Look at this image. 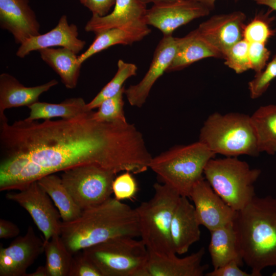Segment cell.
Wrapping results in <instances>:
<instances>
[{"label":"cell","mask_w":276,"mask_h":276,"mask_svg":"<svg viewBox=\"0 0 276 276\" xmlns=\"http://www.w3.org/2000/svg\"><path fill=\"white\" fill-rule=\"evenodd\" d=\"M93 113L11 124L1 114L0 191L20 190L43 176L82 165L117 174L147 171L152 157L135 127L127 121H99Z\"/></svg>","instance_id":"cell-1"},{"label":"cell","mask_w":276,"mask_h":276,"mask_svg":"<svg viewBox=\"0 0 276 276\" xmlns=\"http://www.w3.org/2000/svg\"><path fill=\"white\" fill-rule=\"evenodd\" d=\"M60 236L73 254L119 236H140L135 209L114 198L82 212L77 219L62 221Z\"/></svg>","instance_id":"cell-2"},{"label":"cell","mask_w":276,"mask_h":276,"mask_svg":"<svg viewBox=\"0 0 276 276\" xmlns=\"http://www.w3.org/2000/svg\"><path fill=\"white\" fill-rule=\"evenodd\" d=\"M238 247L253 276L276 266V198L255 196L233 221Z\"/></svg>","instance_id":"cell-3"},{"label":"cell","mask_w":276,"mask_h":276,"mask_svg":"<svg viewBox=\"0 0 276 276\" xmlns=\"http://www.w3.org/2000/svg\"><path fill=\"white\" fill-rule=\"evenodd\" d=\"M153 187L152 197L135 209L140 237L150 254L162 256L175 254L171 225L181 196L166 184L155 183Z\"/></svg>","instance_id":"cell-4"},{"label":"cell","mask_w":276,"mask_h":276,"mask_svg":"<svg viewBox=\"0 0 276 276\" xmlns=\"http://www.w3.org/2000/svg\"><path fill=\"white\" fill-rule=\"evenodd\" d=\"M216 154L200 142L174 147L152 157L149 168L159 181L189 197L193 186L203 178L204 168Z\"/></svg>","instance_id":"cell-5"},{"label":"cell","mask_w":276,"mask_h":276,"mask_svg":"<svg viewBox=\"0 0 276 276\" xmlns=\"http://www.w3.org/2000/svg\"><path fill=\"white\" fill-rule=\"evenodd\" d=\"M199 141L215 154L226 157L260 153L250 116L244 114H211L200 130Z\"/></svg>","instance_id":"cell-6"},{"label":"cell","mask_w":276,"mask_h":276,"mask_svg":"<svg viewBox=\"0 0 276 276\" xmlns=\"http://www.w3.org/2000/svg\"><path fill=\"white\" fill-rule=\"evenodd\" d=\"M261 171L252 169L236 157L211 158L203 174L214 191L236 211L242 209L256 196L254 183Z\"/></svg>","instance_id":"cell-7"},{"label":"cell","mask_w":276,"mask_h":276,"mask_svg":"<svg viewBox=\"0 0 276 276\" xmlns=\"http://www.w3.org/2000/svg\"><path fill=\"white\" fill-rule=\"evenodd\" d=\"M82 252L98 267L102 276H148L149 252L141 240L117 237Z\"/></svg>","instance_id":"cell-8"},{"label":"cell","mask_w":276,"mask_h":276,"mask_svg":"<svg viewBox=\"0 0 276 276\" xmlns=\"http://www.w3.org/2000/svg\"><path fill=\"white\" fill-rule=\"evenodd\" d=\"M115 172L95 165L79 166L63 171V185L82 210L100 204L113 193Z\"/></svg>","instance_id":"cell-9"},{"label":"cell","mask_w":276,"mask_h":276,"mask_svg":"<svg viewBox=\"0 0 276 276\" xmlns=\"http://www.w3.org/2000/svg\"><path fill=\"white\" fill-rule=\"evenodd\" d=\"M19 191L17 193H7L6 197L28 212L42 233L44 241L49 240L54 235H60L62 221L60 213L38 181H34Z\"/></svg>","instance_id":"cell-10"},{"label":"cell","mask_w":276,"mask_h":276,"mask_svg":"<svg viewBox=\"0 0 276 276\" xmlns=\"http://www.w3.org/2000/svg\"><path fill=\"white\" fill-rule=\"evenodd\" d=\"M210 10L194 0H173L154 4L147 10L144 21L158 29L163 36H171L178 28L208 15Z\"/></svg>","instance_id":"cell-11"},{"label":"cell","mask_w":276,"mask_h":276,"mask_svg":"<svg viewBox=\"0 0 276 276\" xmlns=\"http://www.w3.org/2000/svg\"><path fill=\"white\" fill-rule=\"evenodd\" d=\"M44 252V240L29 226L24 236L0 247V276H26L28 268Z\"/></svg>","instance_id":"cell-12"},{"label":"cell","mask_w":276,"mask_h":276,"mask_svg":"<svg viewBox=\"0 0 276 276\" xmlns=\"http://www.w3.org/2000/svg\"><path fill=\"white\" fill-rule=\"evenodd\" d=\"M245 14L240 11L215 15L200 24L198 35L223 57L225 52L243 39Z\"/></svg>","instance_id":"cell-13"},{"label":"cell","mask_w":276,"mask_h":276,"mask_svg":"<svg viewBox=\"0 0 276 276\" xmlns=\"http://www.w3.org/2000/svg\"><path fill=\"white\" fill-rule=\"evenodd\" d=\"M200 225L210 232L233 222L236 211L214 191L204 178L198 181L190 193Z\"/></svg>","instance_id":"cell-14"},{"label":"cell","mask_w":276,"mask_h":276,"mask_svg":"<svg viewBox=\"0 0 276 276\" xmlns=\"http://www.w3.org/2000/svg\"><path fill=\"white\" fill-rule=\"evenodd\" d=\"M179 38L172 35L163 36L158 42L149 68L137 84L125 89L124 94L129 104L141 107L145 103L151 89L171 63L176 53Z\"/></svg>","instance_id":"cell-15"},{"label":"cell","mask_w":276,"mask_h":276,"mask_svg":"<svg viewBox=\"0 0 276 276\" xmlns=\"http://www.w3.org/2000/svg\"><path fill=\"white\" fill-rule=\"evenodd\" d=\"M29 0H0V26L13 35L21 44L27 39L40 34V25Z\"/></svg>","instance_id":"cell-16"},{"label":"cell","mask_w":276,"mask_h":276,"mask_svg":"<svg viewBox=\"0 0 276 276\" xmlns=\"http://www.w3.org/2000/svg\"><path fill=\"white\" fill-rule=\"evenodd\" d=\"M85 44L84 40L78 38L77 26L69 24L67 16L63 15L53 29L46 33L32 37L20 44L16 55L22 58L32 51L54 47L66 48L78 54Z\"/></svg>","instance_id":"cell-17"},{"label":"cell","mask_w":276,"mask_h":276,"mask_svg":"<svg viewBox=\"0 0 276 276\" xmlns=\"http://www.w3.org/2000/svg\"><path fill=\"white\" fill-rule=\"evenodd\" d=\"M205 248L183 258H178L176 254L169 256L149 253L147 264L148 276H202L209 268L202 264V260Z\"/></svg>","instance_id":"cell-18"},{"label":"cell","mask_w":276,"mask_h":276,"mask_svg":"<svg viewBox=\"0 0 276 276\" xmlns=\"http://www.w3.org/2000/svg\"><path fill=\"white\" fill-rule=\"evenodd\" d=\"M188 198L180 197L171 222V240L175 253L179 255L187 252L200 238V225Z\"/></svg>","instance_id":"cell-19"},{"label":"cell","mask_w":276,"mask_h":276,"mask_svg":"<svg viewBox=\"0 0 276 276\" xmlns=\"http://www.w3.org/2000/svg\"><path fill=\"white\" fill-rule=\"evenodd\" d=\"M147 10L146 5L139 0H116L110 13L103 16L93 14L84 29L95 34L104 30L144 22Z\"/></svg>","instance_id":"cell-20"},{"label":"cell","mask_w":276,"mask_h":276,"mask_svg":"<svg viewBox=\"0 0 276 276\" xmlns=\"http://www.w3.org/2000/svg\"><path fill=\"white\" fill-rule=\"evenodd\" d=\"M53 79L36 86L26 87L11 75L4 73L0 75V114L12 107L29 106L38 101L40 96L57 85Z\"/></svg>","instance_id":"cell-21"},{"label":"cell","mask_w":276,"mask_h":276,"mask_svg":"<svg viewBox=\"0 0 276 276\" xmlns=\"http://www.w3.org/2000/svg\"><path fill=\"white\" fill-rule=\"evenodd\" d=\"M150 32V29L144 22L101 31L95 33L96 37L89 48L78 56L77 62L81 65L95 54L112 45L131 44L142 40Z\"/></svg>","instance_id":"cell-22"},{"label":"cell","mask_w":276,"mask_h":276,"mask_svg":"<svg viewBox=\"0 0 276 276\" xmlns=\"http://www.w3.org/2000/svg\"><path fill=\"white\" fill-rule=\"evenodd\" d=\"M209 246L214 269L232 261H236L241 266L243 260L237 243L233 222L210 231Z\"/></svg>","instance_id":"cell-23"},{"label":"cell","mask_w":276,"mask_h":276,"mask_svg":"<svg viewBox=\"0 0 276 276\" xmlns=\"http://www.w3.org/2000/svg\"><path fill=\"white\" fill-rule=\"evenodd\" d=\"M209 57L222 58L198 35L196 30L179 38L176 53L166 72L182 70L191 64Z\"/></svg>","instance_id":"cell-24"},{"label":"cell","mask_w":276,"mask_h":276,"mask_svg":"<svg viewBox=\"0 0 276 276\" xmlns=\"http://www.w3.org/2000/svg\"><path fill=\"white\" fill-rule=\"evenodd\" d=\"M38 51L42 60L58 74L67 88L76 87L81 66L77 62L76 53L63 47L45 48Z\"/></svg>","instance_id":"cell-25"},{"label":"cell","mask_w":276,"mask_h":276,"mask_svg":"<svg viewBox=\"0 0 276 276\" xmlns=\"http://www.w3.org/2000/svg\"><path fill=\"white\" fill-rule=\"evenodd\" d=\"M27 120H48L54 118L72 119L83 116L91 110L84 100L80 97L67 99L60 103L37 102L28 106Z\"/></svg>","instance_id":"cell-26"},{"label":"cell","mask_w":276,"mask_h":276,"mask_svg":"<svg viewBox=\"0 0 276 276\" xmlns=\"http://www.w3.org/2000/svg\"><path fill=\"white\" fill-rule=\"evenodd\" d=\"M37 181L54 202L62 222L73 221L81 215L82 210L63 185L61 177L52 174Z\"/></svg>","instance_id":"cell-27"},{"label":"cell","mask_w":276,"mask_h":276,"mask_svg":"<svg viewBox=\"0 0 276 276\" xmlns=\"http://www.w3.org/2000/svg\"><path fill=\"white\" fill-rule=\"evenodd\" d=\"M259 151L270 155L276 153V105L258 108L250 116Z\"/></svg>","instance_id":"cell-28"},{"label":"cell","mask_w":276,"mask_h":276,"mask_svg":"<svg viewBox=\"0 0 276 276\" xmlns=\"http://www.w3.org/2000/svg\"><path fill=\"white\" fill-rule=\"evenodd\" d=\"M44 252L50 276H68L73 254L68 250L60 234L44 241Z\"/></svg>","instance_id":"cell-29"},{"label":"cell","mask_w":276,"mask_h":276,"mask_svg":"<svg viewBox=\"0 0 276 276\" xmlns=\"http://www.w3.org/2000/svg\"><path fill=\"white\" fill-rule=\"evenodd\" d=\"M117 66V72L112 79L90 102L87 103V106L89 110L98 107L104 100L118 94L124 87L123 85L125 81L136 74L137 67L134 63L126 62L120 59Z\"/></svg>","instance_id":"cell-30"},{"label":"cell","mask_w":276,"mask_h":276,"mask_svg":"<svg viewBox=\"0 0 276 276\" xmlns=\"http://www.w3.org/2000/svg\"><path fill=\"white\" fill-rule=\"evenodd\" d=\"M271 10L265 13L257 14L254 19L245 26L243 39L249 43L258 42L266 43L269 38L274 36L275 30L272 29L270 22L274 19L270 16Z\"/></svg>","instance_id":"cell-31"},{"label":"cell","mask_w":276,"mask_h":276,"mask_svg":"<svg viewBox=\"0 0 276 276\" xmlns=\"http://www.w3.org/2000/svg\"><path fill=\"white\" fill-rule=\"evenodd\" d=\"M125 90L124 87L118 94L104 100L98 106V110L94 111V118L101 121H126L123 109Z\"/></svg>","instance_id":"cell-32"},{"label":"cell","mask_w":276,"mask_h":276,"mask_svg":"<svg viewBox=\"0 0 276 276\" xmlns=\"http://www.w3.org/2000/svg\"><path fill=\"white\" fill-rule=\"evenodd\" d=\"M249 45V42L242 39L232 46L223 55L225 64L237 74L251 69L248 56Z\"/></svg>","instance_id":"cell-33"},{"label":"cell","mask_w":276,"mask_h":276,"mask_svg":"<svg viewBox=\"0 0 276 276\" xmlns=\"http://www.w3.org/2000/svg\"><path fill=\"white\" fill-rule=\"evenodd\" d=\"M276 78V54L265 67L256 74L254 78L248 83L250 97L257 99L267 89L271 81Z\"/></svg>","instance_id":"cell-34"},{"label":"cell","mask_w":276,"mask_h":276,"mask_svg":"<svg viewBox=\"0 0 276 276\" xmlns=\"http://www.w3.org/2000/svg\"><path fill=\"white\" fill-rule=\"evenodd\" d=\"M137 189L135 178L128 171L116 177L112 183L113 194L114 198L119 201L133 198Z\"/></svg>","instance_id":"cell-35"},{"label":"cell","mask_w":276,"mask_h":276,"mask_svg":"<svg viewBox=\"0 0 276 276\" xmlns=\"http://www.w3.org/2000/svg\"><path fill=\"white\" fill-rule=\"evenodd\" d=\"M74 255L68 276H102L98 267L82 252Z\"/></svg>","instance_id":"cell-36"},{"label":"cell","mask_w":276,"mask_h":276,"mask_svg":"<svg viewBox=\"0 0 276 276\" xmlns=\"http://www.w3.org/2000/svg\"><path fill=\"white\" fill-rule=\"evenodd\" d=\"M270 51L263 43H249L248 56L251 66L256 74L261 72L266 66Z\"/></svg>","instance_id":"cell-37"},{"label":"cell","mask_w":276,"mask_h":276,"mask_svg":"<svg viewBox=\"0 0 276 276\" xmlns=\"http://www.w3.org/2000/svg\"><path fill=\"white\" fill-rule=\"evenodd\" d=\"M241 266L236 261H232L223 266L214 269L212 271L206 273V276H253L240 268Z\"/></svg>","instance_id":"cell-38"},{"label":"cell","mask_w":276,"mask_h":276,"mask_svg":"<svg viewBox=\"0 0 276 276\" xmlns=\"http://www.w3.org/2000/svg\"><path fill=\"white\" fill-rule=\"evenodd\" d=\"M93 13L100 16L108 14L111 7L114 5L116 0H79Z\"/></svg>","instance_id":"cell-39"},{"label":"cell","mask_w":276,"mask_h":276,"mask_svg":"<svg viewBox=\"0 0 276 276\" xmlns=\"http://www.w3.org/2000/svg\"><path fill=\"white\" fill-rule=\"evenodd\" d=\"M20 233V229L12 222L1 218L0 219V238H16Z\"/></svg>","instance_id":"cell-40"},{"label":"cell","mask_w":276,"mask_h":276,"mask_svg":"<svg viewBox=\"0 0 276 276\" xmlns=\"http://www.w3.org/2000/svg\"><path fill=\"white\" fill-rule=\"evenodd\" d=\"M26 276H50L48 269L45 265L40 266L32 273H27Z\"/></svg>","instance_id":"cell-41"},{"label":"cell","mask_w":276,"mask_h":276,"mask_svg":"<svg viewBox=\"0 0 276 276\" xmlns=\"http://www.w3.org/2000/svg\"><path fill=\"white\" fill-rule=\"evenodd\" d=\"M258 5L267 6L272 11H276V0H256Z\"/></svg>","instance_id":"cell-42"},{"label":"cell","mask_w":276,"mask_h":276,"mask_svg":"<svg viewBox=\"0 0 276 276\" xmlns=\"http://www.w3.org/2000/svg\"><path fill=\"white\" fill-rule=\"evenodd\" d=\"M207 8L210 11L215 7L216 0H194ZM237 1L238 0H235Z\"/></svg>","instance_id":"cell-43"},{"label":"cell","mask_w":276,"mask_h":276,"mask_svg":"<svg viewBox=\"0 0 276 276\" xmlns=\"http://www.w3.org/2000/svg\"><path fill=\"white\" fill-rule=\"evenodd\" d=\"M139 1L145 5H147V4H149V3H153L154 5V4L166 3V2H170L173 0H139Z\"/></svg>","instance_id":"cell-44"},{"label":"cell","mask_w":276,"mask_h":276,"mask_svg":"<svg viewBox=\"0 0 276 276\" xmlns=\"http://www.w3.org/2000/svg\"><path fill=\"white\" fill-rule=\"evenodd\" d=\"M254 1H256V0H254Z\"/></svg>","instance_id":"cell-45"}]
</instances>
